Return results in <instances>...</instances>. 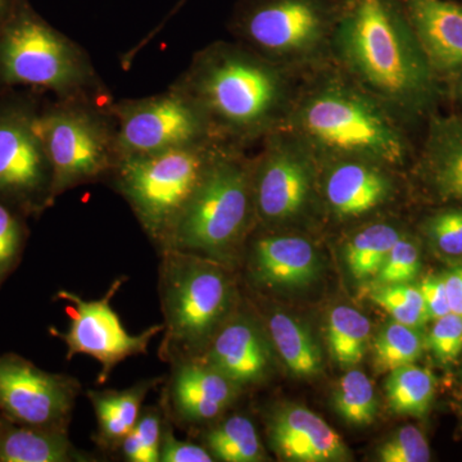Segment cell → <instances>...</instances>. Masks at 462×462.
<instances>
[{
    "mask_svg": "<svg viewBox=\"0 0 462 462\" xmlns=\"http://www.w3.org/2000/svg\"><path fill=\"white\" fill-rule=\"evenodd\" d=\"M329 51L343 75L401 120L436 105L437 74L402 0H336Z\"/></svg>",
    "mask_w": 462,
    "mask_h": 462,
    "instance_id": "1",
    "label": "cell"
},
{
    "mask_svg": "<svg viewBox=\"0 0 462 462\" xmlns=\"http://www.w3.org/2000/svg\"><path fill=\"white\" fill-rule=\"evenodd\" d=\"M172 85L196 102L216 141L242 149L282 129L294 100L287 67L242 42L197 51Z\"/></svg>",
    "mask_w": 462,
    "mask_h": 462,
    "instance_id": "2",
    "label": "cell"
},
{
    "mask_svg": "<svg viewBox=\"0 0 462 462\" xmlns=\"http://www.w3.org/2000/svg\"><path fill=\"white\" fill-rule=\"evenodd\" d=\"M401 118L342 72H328L294 97L285 129L320 160L363 158L396 169L410 156Z\"/></svg>",
    "mask_w": 462,
    "mask_h": 462,
    "instance_id": "3",
    "label": "cell"
},
{
    "mask_svg": "<svg viewBox=\"0 0 462 462\" xmlns=\"http://www.w3.org/2000/svg\"><path fill=\"white\" fill-rule=\"evenodd\" d=\"M17 88L51 91L56 99L111 98L87 51L29 0H16L0 35V94Z\"/></svg>",
    "mask_w": 462,
    "mask_h": 462,
    "instance_id": "4",
    "label": "cell"
},
{
    "mask_svg": "<svg viewBox=\"0 0 462 462\" xmlns=\"http://www.w3.org/2000/svg\"><path fill=\"white\" fill-rule=\"evenodd\" d=\"M158 291L162 340L158 357L167 364L199 358L230 319L233 284L220 263L175 249L160 251Z\"/></svg>",
    "mask_w": 462,
    "mask_h": 462,
    "instance_id": "5",
    "label": "cell"
},
{
    "mask_svg": "<svg viewBox=\"0 0 462 462\" xmlns=\"http://www.w3.org/2000/svg\"><path fill=\"white\" fill-rule=\"evenodd\" d=\"M254 220L252 160L242 148L224 145L160 251L175 249L229 263Z\"/></svg>",
    "mask_w": 462,
    "mask_h": 462,
    "instance_id": "6",
    "label": "cell"
},
{
    "mask_svg": "<svg viewBox=\"0 0 462 462\" xmlns=\"http://www.w3.org/2000/svg\"><path fill=\"white\" fill-rule=\"evenodd\" d=\"M224 145L208 141L118 161L108 179L158 251Z\"/></svg>",
    "mask_w": 462,
    "mask_h": 462,
    "instance_id": "7",
    "label": "cell"
},
{
    "mask_svg": "<svg viewBox=\"0 0 462 462\" xmlns=\"http://www.w3.org/2000/svg\"><path fill=\"white\" fill-rule=\"evenodd\" d=\"M111 100L69 98L42 105L36 125L53 172L54 202L80 185L108 179L117 165Z\"/></svg>",
    "mask_w": 462,
    "mask_h": 462,
    "instance_id": "8",
    "label": "cell"
},
{
    "mask_svg": "<svg viewBox=\"0 0 462 462\" xmlns=\"http://www.w3.org/2000/svg\"><path fill=\"white\" fill-rule=\"evenodd\" d=\"M336 0H239L230 30L242 44L287 67L329 51Z\"/></svg>",
    "mask_w": 462,
    "mask_h": 462,
    "instance_id": "9",
    "label": "cell"
},
{
    "mask_svg": "<svg viewBox=\"0 0 462 462\" xmlns=\"http://www.w3.org/2000/svg\"><path fill=\"white\" fill-rule=\"evenodd\" d=\"M41 107L39 91L0 94V200L29 218L54 205L53 172L36 125Z\"/></svg>",
    "mask_w": 462,
    "mask_h": 462,
    "instance_id": "10",
    "label": "cell"
},
{
    "mask_svg": "<svg viewBox=\"0 0 462 462\" xmlns=\"http://www.w3.org/2000/svg\"><path fill=\"white\" fill-rule=\"evenodd\" d=\"M108 109L117 127L120 160L216 141L196 102L173 85L144 98L111 100Z\"/></svg>",
    "mask_w": 462,
    "mask_h": 462,
    "instance_id": "11",
    "label": "cell"
},
{
    "mask_svg": "<svg viewBox=\"0 0 462 462\" xmlns=\"http://www.w3.org/2000/svg\"><path fill=\"white\" fill-rule=\"evenodd\" d=\"M319 166L314 151L296 134L282 127L267 135L252 160L256 220L279 225L302 215L314 197Z\"/></svg>",
    "mask_w": 462,
    "mask_h": 462,
    "instance_id": "12",
    "label": "cell"
},
{
    "mask_svg": "<svg viewBox=\"0 0 462 462\" xmlns=\"http://www.w3.org/2000/svg\"><path fill=\"white\" fill-rule=\"evenodd\" d=\"M126 281V276L116 279L99 300H84L74 291L63 289L57 293L58 300L66 302L69 325L66 331L51 328V334L65 343L67 360L85 355L98 361L100 385L107 382L118 364L134 356L147 355L152 339L165 329L163 322L152 325L135 336L125 329L112 300Z\"/></svg>",
    "mask_w": 462,
    "mask_h": 462,
    "instance_id": "13",
    "label": "cell"
},
{
    "mask_svg": "<svg viewBox=\"0 0 462 462\" xmlns=\"http://www.w3.org/2000/svg\"><path fill=\"white\" fill-rule=\"evenodd\" d=\"M81 383L17 354L0 356V413L29 427L69 430Z\"/></svg>",
    "mask_w": 462,
    "mask_h": 462,
    "instance_id": "14",
    "label": "cell"
},
{
    "mask_svg": "<svg viewBox=\"0 0 462 462\" xmlns=\"http://www.w3.org/2000/svg\"><path fill=\"white\" fill-rule=\"evenodd\" d=\"M322 190L331 214L340 220L372 214L393 196L391 167L363 158H328Z\"/></svg>",
    "mask_w": 462,
    "mask_h": 462,
    "instance_id": "15",
    "label": "cell"
},
{
    "mask_svg": "<svg viewBox=\"0 0 462 462\" xmlns=\"http://www.w3.org/2000/svg\"><path fill=\"white\" fill-rule=\"evenodd\" d=\"M165 410L173 420L200 424L215 420L236 402L242 387L200 358L171 364Z\"/></svg>",
    "mask_w": 462,
    "mask_h": 462,
    "instance_id": "16",
    "label": "cell"
},
{
    "mask_svg": "<svg viewBox=\"0 0 462 462\" xmlns=\"http://www.w3.org/2000/svg\"><path fill=\"white\" fill-rule=\"evenodd\" d=\"M273 451L294 462L351 460L345 440L328 422L302 406H282L267 422Z\"/></svg>",
    "mask_w": 462,
    "mask_h": 462,
    "instance_id": "17",
    "label": "cell"
},
{
    "mask_svg": "<svg viewBox=\"0 0 462 462\" xmlns=\"http://www.w3.org/2000/svg\"><path fill=\"white\" fill-rule=\"evenodd\" d=\"M199 358L242 388L263 380L272 363L263 331L248 316H233L225 322Z\"/></svg>",
    "mask_w": 462,
    "mask_h": 462,
    "instance_id": "18",
    "label": "cell"
},
{
    "mask_svg": "<svg viewBox=\"0 0 462 462\" xmlns=\"http://www.w3.org/2000/svg\"><path fill=\"white\" fill-rule=\"evenodd\" d=\"M407 17L436 74L462 69V5L449 0H402Z\"/></svg>",
    "mask_w": 462,
    "mask_h": 462,
    "instance_id": "19",
    "label": "cell"
},
{
    "mask_svg": "<svg viewBox=\"0 0 462 462\" xmlns=\"http://www.w3.org/2000/svg\"><path fill=\"white\" fill-rule=\"evenodd\" d=\"M319 269L318 252L302 236H264L252 247V276L264 287H309L318 278Z\"/></svg>",
    "mask_w": 462,
    "mask_h": 462,
    "instance_id": "20",
    "label": "cell"
},
{
    "mask_svg": "<svg viewBox=\"0 0 462 462\" xmlns=\"http://www.w3.org/2000/svg\"><path fill=\"white\" fill-rule=\"evenodd\" d=\"M165 383V378L141 380L132 387L116 391H88L91 406L97 416L96 434L93 440L105 451L121 448L125 438L129 436L143 411V402L152 389Z\"/></svg>",
    "mask_w": 462,
    "mask_h": 462,
    "instance_id": "21",
    "label": "cell"
},
{
    "mask_svg": "<svg viewBox=\"0 0 462 462\" xmlns=\"http://www.w3.org/2000/svg\"><path fill=\"white\" fill-rule=\"evenodd\" d=\"M79 451L69 430L29 427L0 413V462L90 461Z\"/></svg>",
    "mask_w": 462,
    "mask_h": 462,
    "instance_id": "22",
    "label": "cell"
},
{
    "mask_svg": "<svg viewBox=\"0 0 462 462\" xmlns=\"http://www.w3.org/2000/svg\"><path fill=\"white\" fill-rule=\"evenodd\" d=\"M422 166L442 199L462 200V117L430 124Z\"/></svg>",
    "mask_w": 462,
    "mask_h": 462,
    "instance_id": "23",
    "label": "cell"
},
{
    "mask_svg": "<svg viewBox=\"0 0 462 462\" xmlns=\"http://www.w3.org/2000/svg\"><path fill=\"white\" fill-rule=\"evenodd\" d=\"M269 331L273 345L294 375L312 378L321 373V349L305 324L276 311L270 318Z\"/></svg>",
    "mask_w": 462,
    "mask_h": 462,
    "instance_id": "24",
    "label": "cell"
},
{
    "mask_svg": "<svg viewBox=\"0 0 462 462\" xmlns=\"http://www.w3.org/2000/svg\"><path fill=\"white\" fill-rule=\"evenodd\" d=\"M206 448L214 458L224 462L264 460L263 443L251 419L233 415L216 425L205 436Z\"/></svg>",
    "mask_w": 462,
    "mask_h": 462,
    "instance_id": "25",
    "label": "cell"
},
{
    "mask_svg": "<svg viewBox=\"0 0 462 462\" xmlns=\"http://www.w3.org/2000/svg\"><path fill=\"white\" fill-rule=\"evenodd\" d=\"M389 409L398 415L422 418L436 394V379L427 369L406 365L392 370L385 383Z\"/></svg>",
    "mask_w": 462,
    "mask_h": 462,
    "instance_id": "26",
    "label": "cell"
},
{
    "mask_svg": "<svg viewBox=\"0 0 462 462\" xmlns=\"http://www.w3.org/2000/svg\"><path fill=\"white\" fill-rule=\"evenodd\" d=\"M402 233L393 225H367L346 242V263L357 281L374 278Z\"/></svg>",
    "mask_w": 462,
    "mask_h": 462,
    "instance_id": "27",
    "label": "cell"
},
{
    "mask_svg": "<svg viewBox=\"0 0 462 462\" xmlns=\"http://www.w3.org/2000/svg\"><path fill=\"white\" fill-rule=\"evenodd\" d=\"M372 322L357 310L337 306L328 320V342L337 363L349 367L360 364L369 346Z\"/></svg>",
    "mask_w": 462,
    "mask_h": 462,
    "instance_id": "28",
    "label": "cell"
},
{
    "mask_svg": "<svg viewBox=\"0 0 462 462\" xmlns=\"http://www.w3.org/2000/svg\"><path fill=\"white\" fill-rule=\"evenodd\" d=\"M334 409L340 418L355 427L373 424L378 411V400L372 380L361 370H351L340 379L334 392Z\"/></svg>",
    "mask_w": 462,
    "mask_h": 462,
    "instance_id": "29",
    "label": "cell"
},
{
    "mask_svg": "<svg viewBox=\"0 0 462 462\" xmlns=\"http://www.w3.org/2000/svg\"><path fill=\"white\" fill-rule=\"evenodd\" d=\"M424 342L416 328L392 321L383 327L374 340V358L380 372L415 364L420 358Z\"/></svg>",
    "mask_w": 462,
    "mask_h": 462,
    "instance_id": "30",
    "label": "cell"
},
{
    "mask_svg": "<svg viewBox=\"0 0 462 462\" xmlns=\"http://www.w3.org/2000/svg\"><path fill=\"white\" fill-rule=\"evenodd\" d=\"M372 300L393 318L407 327H424L428 320L427 306L420 288L410 284L378 285L372 291Z\"/></svg>",
    "mask_w": 462,
    "mask_h": 462,
    "instance_id": "31",
    "label": "cell"
},
{
    "mask_svg": "<svg viewBox=\"0 0 462 462\" xmlns=\"http://www.w3.org/2000/svg\"><path fill=\"white\" fill-rule=\"evenodd\" d=\"M23 212L0 200V289L23 260L29 226Z\"/></svg>",
    "mask_w": 462,
    "mask_h": 462,
    "instance_id": "32",
    "label": "cell"
},
{
    "mask_svg": "<svg viewBox=\"0 0 462 462\" xmlns=\"http://www.w3.org/2000/svg\"><path fill=\"white\" fill-rule=\"evenodd\" d=\"M162 412L157 407L143 409L132 433L125 438L121 449L126 461L160 462Z\"/></svg>",
    "mask_w": 462,
    "mask_h": 462,
    "instance_id": "33",
    "label": "cell"
},
{
    "mask_svg": "<svg viewBox=\"0 0 462 462\" xmlns=\"http://www.w3.org/2000/svg\"><path fill=\"white\" fill-rule=\"evenodd\" d=\"M420 272V252L411 239L401 236L389 252L384 263L373 278L378 285L410 284Z\"/></svg>",
    "mask_w": 462,
    "mask_h": 462,
    "instance_id": "34",
    "label": "cell"
},
{
    "mask_svg": "<svg viewBox=\"0 0 462 462\" xmlns=\"http://www.w3.org/2000/svg\"><path fill=\"white\" fill-rule=\"evenodd\" d=\"M379 458L383 462H427L430 460V445L418 428L406 425L380 447Z\"/></svg>",
    "mask_w": 462,
    "mask_h": 462,
    "instance_id": "35",
    "label": "cell"
},
{
    "mask_svg": "<svg viewBox=\"0 0 462 462\" xmlns=\"http://www.w3.org/2000/svg\"><path fill=\"white\" fill-rule=\"evenodd\" d=\"M425 231L438 251L462 256V209H446L430 217Z\"/></svg>",
    "mask_w": 462,
    "mask_h": 462,
    "instance_id": "36",
    "label": "cell"
},
{
    "mask_svg": "<svg viewBox=\"0 0 462 462\" xmlns=\"http://www.w3.org/2000/svg\"><path fill=\"white\" fill-rule=\"evenodd\" d=\"M434 321L436 324L428 337V346L438 361L452 363L462 351V318L451 312Z\"/></svg>",
    "mask_w": 462,
    "mask_h": 462,
    "instance_id": "37",
    "label": "cell"
},
{
    "mask_svg": "<svg viewBox=\"0 0 462 462\" xmlns=\"http://www.w3.org/2000/svg\"><path fill=\"white\" fill-rule=\"evenodd\" d=\"M214 460V456L209 454L206 447L178 439L169 422L163 421L160 462H212Z\"/></svg>",
    "mask_w": 462,
    "mask_h": 462,
    "instance_id": "38",
    "label": "cell"
},
{
    "mask_svg": "<svg viewBox=\"0 0 462 462\" xmlns=\"http://www.w3.org/2000/svg\"><path fill=\"white\" fill-rule=\"evenodd\" d=\"M419 288H420L422 298H424L430 320H437V319L451 314L443 278L427 276Z\"/></svg>",
    "mask_w": 462,
    "mask_h": 462,
    "instance_id": "39",
    "label": "cell"
},
{
    "mask_svg": "<svg viewBox=\"0 0 462 462\" xmlns=\"http://www.w3.org/2000/svg\"><path fill=\"white\" fill-rule=\"evenodd\" d=\"M442 278L445 282L449 310L452 314L462 318V267L449 270Z\"/></svg>",
    "mask_w": 462,
    "mask_h": 462,
    "instance_id": "40",
    "label": "cell"
},
{
    "mask_svg": "<svg viewBox=\"0 0 462 462\" xmlns=\"http://www.w3.org/2000/svg\"><path fill=\"white\" fill-rule=\"evenodd\" d=\"M14 3H16V0H0V35L7 25L9 17H11L12 11L14 8Z\"/></svg>",
    "mask_w": 462,
    "mask_h": 462,
    "instance_id": "41",
    "label": "cell"
},
{
    "mask_svg": "<svg viewBox=\"0 0 462 462\" xmlns=\"http://www.w3.org/2000/svg\"><path fill=\"white\" fill-rule=\"evenodd\" d=\"M458 74H460V76H458L457 84H456V94H457L458 98L462 100V69L458 71Z\"/></svg>",
    "mask_w": 462,
    "mask_h": 462,
    "instance_id": "42",
    "label": "cell"
}]
</instances>
